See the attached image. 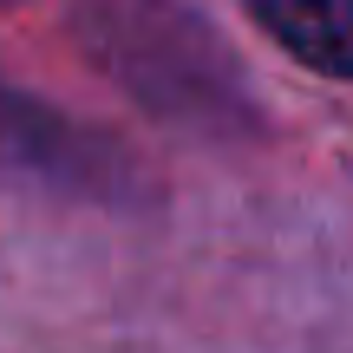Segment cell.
Masks as SVG:
<instances>
[{
  "label": "cell",
  "mask_w": 353,
  "mask_h": 353,
  "mask_svg": "<svg viewBox=\"0 0 353 353\" xmlns=\"http://www.w3.org/2000/svg\"><path fill=\"white\" fill-rule=\"evenodd\" d=\"M242 7L307 72L353 79V0H242Z\"/></svg>",
  "instance_id": "1"
}]
</instances>
